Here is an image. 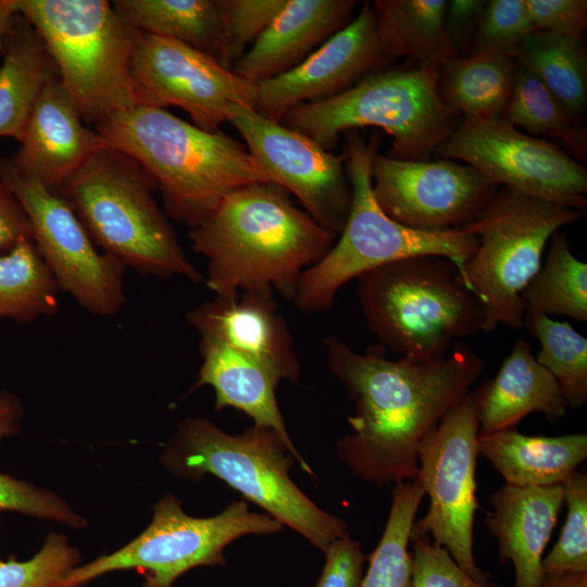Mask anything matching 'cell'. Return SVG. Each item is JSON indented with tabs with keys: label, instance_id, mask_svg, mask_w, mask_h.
I'll list each match as a JSON object with an SVG mask.
<instances>
[{
	"label": "cell",
	"instance_id": "cell-26",
	"mask_svg": "<svg viewBox=\"0 0 587 587\" xmlns=\"http://www.w3.org/2000/svg\"><path fill=\"white\" fill-rule=\"evenodd\" d=\"M57 76L40 36L16 12L4 39L0 65V137L22 141L39 96Z\"/></svg>",
	"mask_w": 587,
	"mask_h": 587
},
{
	"label": "cell",
	"instance_id": "cell-18",
	"mask_svg": "<svg viewBox=\"0 0 587 587\" xmlns=\"http://www.w3.org/2000/svg\"><path fill=\"white\" fill-rule=\"evenodd\" d=\"M387 64L382 52L371 2L298 66L258 85L253 110L282 122L302 103L334 98Z\"/></svg>",
	"mask_w": 587,
	"mask_h": 587
},
{
	"label": "cell",
	"instance_id": "cell-42",
	"mask_svg": "<svg viewBox=\"0 0 587 587\" xmlns=\"http://www.w3.org/2000/svg\"><path fill=\"white\" fill-rule=\"evenodd\" d=\"M525 5L538 30L580 36L587 25L586 0H525Z\"/></svg>",
	"mask_w": 587,
	"mask_h": 587
},
{
	"label": "cell",
	"instance_id": "cell-15",
	"mask_svg": "<svg viewBox=\"0 0 587 587\" xmlns=\"http://www.w3.org/2000/svg\"><path fill=\"white\" fill-rule=\"evenodd\" d=\"M137 105L178 107L195 126L220 132L233 104L253 108L258 85L184 43L140 33L130 62Z\"/></svg>",
	"mask_w": 587,
	"mask_h": 587
},
{
	"label": "cell",
	"instance_id": "cell-14",
	"mask_svg": "<svg viewBox=\"0 0 587 587\" xmlns=\"http://www.w3.org/2000/svg\"><path fill=\"white\" fill-rule=\"evenodd\" d=\"M436 152L471 165L499 187L586 212V168L559 146L504 118L464 116Z\"/></svg>",
	"mask_w": 587,
	"mask_h": 587
},
{
	"label": "cell",
	"instance_id": "cell-46",
	"mask_svg": "<svg viewBox=\"0 0 587 587\" xmlns=\"http://www.w3.org/2000/svg\"><path fill=\"white\" fill-rule=\"evenodd\" d=\"M23 415L21 399L10 391L0 390V441L18 433Z\"/></svg>",
	"mask_w": 587,
	"mask_h": 587
},
{
	"label": "cell",
	"instance_id": "cell-30",
	"mask_svg": "<svg viewBox=\"0 0 587 587\" xmlns=\"http://www.w3.org/2000/svg\"><path fill=\"white\" fill-rule=\"evenodd\" d=\"M513 59L544 83L576 123L587 100V55L583 36L537 29Z\"/></svg>",
	"mask_w": 587,
	"mask_h": 587
},
{
	"label": "cell",
	"instance_id": "cell-7",
	"mask_svg": "<svg viewBox=\"0 0 587 587\" xmlns=\"http://www.w3.org/2000/svg\"><path fill=\"white\" fill-rule=\"evenodd\" d=\"M357 294L379 345L413 360L445 358L458 339L483 330V309L453 262L415 255L371 270Z\"/></svg>",
	"mask_w": 587,
	"mask_h": 587
},
{
	"label": "cell",
	"instance_id": "cell-9",
	"mask_svg": "<svg viewBox=\"0 0 587 587\" xmlns=\"http://www.w3.org/2000/svg\"><path fill=\"white\" fill-rule=\"evenodd\" d=\"M40 36L57 75L93 127L136 107L130 62L140 33L105 0H14Z\"/></svg>",
	"mask_w": 587,
	"mask_h": 587
},
{
	"label": "cell",
	"instance_id": "cell-32",
	"mask_svg": "<svg viewBox=\"0 0 587 587\" xmlns=\"http://www.w3.org/2000/svg\"><path fill=\"white\" fill-rule=\"evenodd\" d=\"M526 313L587 321V264L571 251L565 233L550 238L544 265L522 294Z\"/></svg>",
	"mask_w": 587,
	"mask_h": 587
},
{
	"label": "cell",
	"instance_id": "cell-12",
	"mask_svg": "<svg viewBox=\"0 0 587 587\" xmlns=\"http://www.w3.org/2000/svg\"><path fill=\"white\" fill-rule=\"evenodd\" d=\"M478 433L475 389L420 442L415 478L429 497V509L414 522L410 538L429 536L472 578L489 583V575L476 565L473 553Z\"/></svg>",
	"mask_w": 587,
	"mask_h": 587
},
{
	"label": "cell",
	"instance_id": "cell-22",
	"mask_svg": "<svg viewBox=\"0 0 587 587\" xmlns=\"http://www.w3.org/2000/svg\"><path fill=\"white\" fill-rule=\"evenodd\" d=\"M562 504V485L505 484L491 494L485 524L498 541L501 562L513 563L514 587L541 586L542 553Z\"/></svg>",
	"mask_w": 587,
	"mask_h": 587
},
{
	"label": "cell",
	"instance_id": "cell-21",
	"mask_svg": "<svg viewBox=\"0 0 587 587\" xmlns=\"http://www.w3.org/2000/svg\"><path fill=\"white\" fill-rule=\"evenodd\" d=\"M355 0H287L233 72L254 84L298 66L352 20Z\"/></svg>",
	"mask_w": 587,
	"mask_h": 587
},
{
	"label": "cell",
	"instance_id": "cell-41",
	"mask_svg": "<svg viewBox=\"0 0 587 587\" xmlns=\"http://www.w3.org/2000/svg\"><path fill=\"white\" fill-rule=\"evenodd\" d=\"M412 553V587H499L480 583L466 574L448 550L429 536L410 538Z\"/></svg>",
	"mask_w": 587,
	"mask_h": 587
},
{
	"label": "cell",
	"instance_id": "cell-34",
	"mask_svg": "<svg viewBox=\"0 0 587 587\" xmlns=\"http://www.w3.org/2000/svg\"><path fill=\"white\" fill-rule=\"evenodd\" d=\"M504 120L535 136L559 139L577 157L586 158L587 133L529 70L516 63Z\"/></svg>",
	"mask_w": 587,
	"mask_h": 587
},
{
	"label": "cell",
	"instance_id": "cell-3",
	"mask_svg": "<svg viewBox=\"0 0 587 587\" xmlns=\"http://www.w3.org/2000/svg\"><path fill=\"white\" fill-rule=\"evenodd\" d=\"M93 129L107 147L141 165L161 191L166 215L189 228L234 190L271 183L238 140L201 129L165 109L136 105Z\"/></svg>",
	"mask_w": 587,
	"mask_h": 587
},
{
	"label": "cell",
	"instance_id": "cell-27",
	"mask_svg": "<svg viewBox=\"0 0 587 587\" xmlns=\"http://www.w3.org/2000/svg\"><path fill=\"white\" fill-rule=\"evenodd\" d=\"M112 5L135 30L189 46L229 68L216 0H116Z\"/></svg>",
	"mask_w": 587,
	"mask_h": 587
},
{
	"label": "cell",
	"instance_id": "cell-16",
	"mask_svg": "<svg viewBox=\"0 0 587 587\" xmlns=\"http://www.w3.org/2000/svg\"><path fill=\"white\" fill-rule=\"evenodd\" d=\"M227 122L241 135L270 182L292 193L314 221L338 236L352 199L344 157L247 104H233Z\"/></svg>",
	"mask_w": 587,
	"mask_h": 587
},
{
	"label": "cell",
	"instance_id": "cell-35",
	"mask_svg": "<svg viewBox=\"0 0 587 587\" xmlns=\"http://www.w3.org/2000/svg\"><path fill=\"white\" fill-rule=\"evenodd\" d=\"M524 327L538 340L535 358L558 382L569 408L587 400V339L569 322L525 314Z\"/></svg>",
	"mask_w": 587,
	"mask_h": 587
},
{
	"label": "cell",
	"instance_id": "cell-17",
	"mask_svg": "<svg viewBox=\"0 0 587 587\" xmlns=\"http://www.w3.org/2000/svg\"><path fill=\"white\" fill-rule=\"evenodd\" d=\"M371 183L377 204L389 217L424 232L466 226L500 188L476 168L451 159L403 161L377 151Z\"/></svg>",
	"mask_w": 587,
	"mask_h": 587
},
{
	"label": "cell",
	"instance_id": "cell-13",
	"mask_svg": "<svg viewBox=\"0 0 587 587\" xmlns=\"http://www.w3.org/2000/svg\"><path fill=\"white\" fill-rule=\"evenodd\" d=\"M0 180L23 207L33 241L59 289L88 312L110 317L124 305L126 267L92 241L68 202L0 161Z\"/></svg>",
	"mask_w": 587,
	"mask_h": 587
},
{
	"label": "cell",
	"instance_id": "cell-40",
	"mask_svg": "<svg viewBox=\"0 0 587 587\" xmlns=\"http://www.w3.org/2000/svg\"><path fill=\"white\" fill-rule=\"evenodd\" d=\"M17 512L79 529L86 519L59 495L0 472V512Z\"/></svg>",
	"mask_w": 587,
	"mask_h": 587
},
{
	"label": "cell",
	"instance_id": "cell-47",
	"mask_svg": "<svg viewBox=\"0 0 587 587\" xmlns=\"http://www.w3.org/2000/svg\"><path fill=\"white\" fill-rule=\"evenodd\" d=\"M540 587H587V572L544 575Z\"/></svg>",
	"mask_w": 587,
	"mask_h": 587
},
{
	"label": "cell",
	"instance_id": "cell-38",
	"mask_svg": "<svg viewBox=\"0 0 587 587\" xmlns=\"http://www.w3.org/2000/svg\"><path fill=\"white\" fill-rule=\"evenodd\" d=\"M79 562L80 553L67 537L51 533L30 559L0 561V587H54Z\"/></svg>",
	"mask_w": 587,
	"mask_h": 587
},
{
	"label": "cell",
	"instance_id": "cell-5",
	"mask_svg": "<svg viewBox=\"0 0 587 587\" xmlns=\"http://www.w3.org/2000/svg\"><path fill=\"white\" fill-rule=\"evenodd\" d=\"M154 190L155 183L141 165L104 146L85 161L59 193L96 246L126 268L200 284L203 274L184 252Z\"/></svg>",
	"mask_w": 587,
	"mask_h": 587
},
{
	"label": "cell",
	"instance_id": "cell-20",
	"mask_svg": "<svg viewBox=\"0 0 587 587\" xmlns=\"http://www.w3.org/2000/svg\"><path fill=\"white\" fill-rule=\"evenodd\" d=\"M104 146L98 133L84 124L76 104L57 76L39 96L21 148L9 162L23 177L59 193L85 161Z\"/></svg>",
	"mask_w": 587,
	"mask_h": 587
},
{
	"label": "cell",
	"instance_id": "cell-25",
	"mask_svg": "<svg viewBox=\"0 0 587 587\" xmlns=\"http://www.w3.org/2000/svg\"><path fill=\"white\" fill-rule=\"evenodd\" d=\"M478 454L513 486L561 485L587 458V435L526 436L515 427L478 433Z\"/></svg>",
	"mask_w": 587,
	"mask_h": 587
},
{
	"label": "cell",
	"instance_id": "cell-4",
	"mask_svg": "<svg viewBox=\"0 0 587 587\" xmlns=\"http://www.w3.org/2000/svg\"><path fill=\"white\" fill-rule=\"evenodd\" d=\"M160 462L180 479H221L323 552L349 534L342 519L317 507L291 479L296 460L273 429L253 425L229 434L208 419L187 417L164 444Z\"/></svg>",
	"mask_w": 587,
	"mask_h": 587
},
{
	"label": "cell",
	"instance_id": "cell-39",
	"mask_svg": "<svg viewBox=\"0 0 587 587\" xmlns=\"http://www.w3.org/2000/svg\"><path fill=\"white\" fill-rule=\"evenodd\" d=\"M287 0H216L226 37V60L232 70L286 4Z\"/></svg>",
	"mask_w": 587,
	"mask_h": 587
},
{
	"label": "cell",
	"instance_id": "cell-1",
	"mask_svg": "<svg viewBox=\"0 0 587 587\" xmlns=\"http://www.w3.org/2000/svg\"><path fill=\"white\" fill-rule=\"evenodd\" d=\"M332 373L354 403L352 432L336 444L351 473L383 487L413 480L425 435L470 391L485 367L466 344L437 360H388L382 345L354 351L335 336L323 339Z\"/></svg>",
	"mask_w": 587,
	"mask_h": 587
},
{
	"label": "cell",
	"instance_id": "cell-33",
	"mask_svg": "<svg viewBox=\"0 0 587 587\" xmlns=\"http://www.w3.org/2000/svg\"><path fill=\"white\" fill-rule=\"evenodd\" d=\"M424 495L417 478L395 485L384 533L360 587H412L410 536Z\"/></svg>",
	"mask_w": 587,
	"mask_h": 587
},
{
	"label": "cell",
	"instance_id": "cell-2",
	"mask_svg": "<svg viewBox=\"0 0 587 587\" xmlns=\"http://www.w3.org/2000/svg\"><path fill=\"white\" fill-rule=\"evenodd\" d=\"M188 235L208 260L205 284L215 296L272 289L292 302L303 273L337 238L273 183L228 193Z\"/></svg>",
	"mask_w": 587,
	"mask_h": 587
},
{
	"label": "cell",
	"instance_id": "cell-24",
	"mask_svg": "<svg viewBox=\"0 0 587 587\" xmlns=\"http://www.w3.org/2000/svg\"><path fill=\"white\" fill-rule=\"evenodd\" d=\"M479 433L515 427L527 414L551 421L566 415L567 402L552 374L539 364L526 339H517L497 375L476 389Z\"/></svg>",
	"mask_w": 587,
	"mask_h": 587
},
{
	"label": "cell",
	"instance_id": "cell-36",
	"mask_svg": "<svg viewBox=\"0 0 587 587\" xmlns=\"http://www.w3.org/2000/svg\"><path fill=\"white\" fill-rule=\"evenodd\" d=\"M567 513L559 539L542 559V575L587 572V476L575 471L562 484Z\"/></svg>",
	"mask_w": 587,
	"mask_h": 587
},
{
	"label": "cell",
	"instance_id": "cell-8",
	"mask_svg": "<svg viewBox=\"0 0 587 587\" xmlns=\"http://www.w3.org/2000/svg\"><path fill=\"white\" fill-rule=\"evenodd\" d=\"M440 64L378 70L345 92L289 110L282 122L333 152L341 133L378 127L391 138L390 158L429 160L459 124L438 90Z\"/></svg>",
	"mask_w": 587,
	"mask_h": 587
},
{
	"label": "cell",
	"instance_id": "cell-48",
	"mask_svg": "<svg viewBox=\"0 0 587 587\" xmlns=\"http://www.w3.org/2000/svg\"><path fill=\"white\" fill-rule=\"evenodd\" d=\"M15 15L14 0H0V54L3 51L4 39Z\"/></svg>",
	"mask_w": 587,
	"mask_h": 587
},
{
	"label": "cell",
	"instance_id": "cell-43",
	"mask_svg": "<svg viewBox=\"0 0 587 587\" xmlns=\"http://www.w3.org/2000/svg\"><path fill=\"white\" fill-rule=\"evenodd\" d=\"M325 553V565L315 587H360L366 559L360 542L350 535L333 541Z\"/></svg>",
	"mask_w": 587,
	"mask_h": 587
},
{
	"label": "cell",
	"instance_id": "cell-45",
	"mask_svg": "<svg viewBox=\"0 0 587 587\" xmlns=\"http://www.w3.org/2000/svg\"><path fill=\"white\" fill-rule=\"evenodd\" d=\"M25 239L33 240L30 222L21 203L0 180V253Z\"/></svg>",
	"mask_w": 587,
	"mask_h": 587
},
{
	"label": "cell",
	"instance_id": "cell-10",
	"mask_svg": "<svg viewBox=\"0 0 587 587\" xmlns=\"http://www.w3.org/2000/svg\"><path fill=\"white\" fill-rule=\"evenodd\" d=\"M583 215L500 187L466 225L478 237V245L458 277L483 309V332L499 325L524 327L522 294L540 270L548 241Z\"/></svg>",
	"mask_w": 587,
	"mask_h": 587
},
{
	"label": "cell",
	"instance_id": "cell-6",
	"mask_svg": "<svg viewBox=\"0 0 587 587\" xmlns=\"http://www.w3.org/2000/svg\"><path fill=\"white\" fill-rule=\"evenodd\" d=\"M377 141L357 130L348 132L345 167L351 185V207L344 229L330 250L300 280L294 303L305 313L327 311L339 289L378 266L415 255L447 258L460 273L478 245L467 227L424 232L389 217L372 192L371 164Z\"/></svg>",
	"mask_w": 587,
	"mask_h": 587
},
{
	"label": "cell",
	"instance_id": "cell-31",
	"mask_svg": "<svg viewBox=\"0 0 587 587\" xmlns=\"http://www.w3.org/2000/svg\"><path fill=\"white\" fill-rule=\"evenodd\" d=\"M60 291L32 239L0 253V319L30 323L54 315Z\"/></svg>",
	"mask_w": 587,
	"mask_h": 587
},
{
	"label": "cell",
	"instance_id": "cell-19",
	"mask_svg": "<svg viewBox=\"0 0 587 587\" xmlns=\"http://www.w3.org/2000/svg\"><path fill=\"white\" fill-rule=\"evenodd\" d=\"M200 339L221 344L275 371L282 379L297 382L300 362L294 338L278 311L272 289L215 296L187 313Z\"/></svg>",
	"mask_w": 587,
	"mask_h": 587
},
{
	"label": "cell",
	"instance_id": "cell-11",
	"mask_svg": "<svg viewBox=\"0 0 587 587\" xmlns=\"http://www.w3.org/2000/svg\"><path fill=\"white\" fill-rule=\"evenodd\" d=\"M283 528L271 515L251 512L246 500L230 502L216 515L195 517L167 494L155 502L150 524L137 537L71 569L54 587H83L104 574L132 569L142 572V587H172L191 569L225 565L224 550L234 540Z\"/></svg>",
	"mask_w": 587,
	"mask_h": 587
},
{
	"label": "cell",
	"instance_id": "cell-29",
	"mask_svg": "<svg viewBox=\"0 0 587 587\" xmlns=\"http://www.w3.org/2000/svg\"><path fill=\"white\" fill-rule=\"evenodd\" d=\"M516 62L497 53L472 52L440 67L438 90L442 101L467 117L503 118Z\"/></svg>",
	"mask_w": 587,
	"mask_h": 587
},
{
	"label": "cell",
	"instance_id": "cell-44",
	"mask_svg": "<svg viewBox=\"0 0 587 587\" xmlns=\"http://www.w3.org/2000/svg\"><path fill=\"white\" fill-rule=\"evenodd\" d=\"M485 3V0L448 1L446 33L451 46L459 55H465L469 48L473 46L475 30ZM470 51H472V48Z\"/></svg>",
	"mask_w": 587,
	"mask_h": 587
},
{
	"label": "cell",
	"instance_id": "cell-23",
	"mask_svg": "<svg viewBox=\"0 0 587 587\" xmlns=\"http://www.w3.org/2000/svg\"><path fill=\"white\" fill-rule=\"evenodd\" d=\"M202 363L191 390L210 386L215 395V410L233 408L243 412L254 426L273 429L289 447L299 467L314 473L289 437L277 402L276 389L282 377L259 361L215 341L200 339Z\"/></svg>",
	"mask_w": 587,
	"mask_h": 587
},
{
	"label": "cell",
	"instance_id": "cell-28",
	"mask_svg": "<svg viewBox=\"0 0 587 587\" xmlns=\"http://www.w3.org/2000/svg\"><path fill=\"white\" fill-rule=\"evenodd\" d=\"M372 7L387 63L410 57L444 65L460 57L446 33L447 0H375Z\"/></svg>",
	"mask_w": 587,
	"mask_h": 587
},
{
	"label": "cell",
	"instance_id": "cell-37",
	"mask_svg": "<svg viewBox=\"0 0 587 587\" xmlns=\"http://www.w3.org/2000/svg\"><path fill=\"white\" fill-rule=\"evenodd\" d=\"M535 30L525 0L486 1L471 53L487 52L513 58Z\"/></svg>",
	"mask_w": 587,
	"mask_h": 587
}]
</instances>
